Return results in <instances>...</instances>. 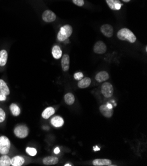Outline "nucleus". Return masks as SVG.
I'll return each mask as SVG.
<instances>
[{"label": "nucleus", "mask_w": 147, "mask_h": 166, "mask_svg": "<svg viewBox=\"0 0 147 166\" xmlns=\"http://www.w3.org/2000/svg\"><path fill=\"white\" fill-rule=\"evenodd\" d=\"M117 37L121 41H127L130 43H134L137 41V38L134 33L127 28H123L117 32Z\"/></svg>", "instance_id": "f257e3e1"}, {"label": "nucleus", "mask_w": 147, "mask_h": 166, "mask_svg": "<svg viewBox=\"0 0 147 166\" xmlns=\"http://www.w3.org/2000/svg\"><path fill=\"white\" fill-rule=\"evenodd\" d=\"M73 28L69 25H65L60 29L58 34V39L61 42L66 41L72 35Z\"/></svg>", "instance_id": "f03ea898"}, {"label": "nucleus", "mask_w": 147, "mask_h": 166, "mask_svg": "<svg viewBox=\"0 0 147 166\" xmlns=\"http://www.w3.org/2000/svg\"><path fill=\"white\" fill-rule=\"evenodd\" d=\"M11 142L7 136H0V154L7 155L10 150Z\"/></svg>", "instance_id": "7ed1b4c3"}, {"label": "nucleus", "mask_w": 147, "mask_h": 166, "mask_svg": "<svg viewBox=\"0 0 147 166\" xmlns=\"http://www.w3.org/2000/svg\"><path fill=\"white\" fill-rule=\"evenodd\" d=\"M15 135L19 138H25L29 135V129L24 124L17 126L14 130Z\"/></svg>", "instance_id": "20e7f679"}, {"label": "nucleus", "mask_w": 147, "mask_h": 166, "mask_svg": "<svg viewBox=\"0 0 147 166\" xmlns=\"http://www.w3.org/2000/svg\"><path fill=\"white\" fill-rule=\"evenodd\" d=\"M101 92L105 97L109 98L114 94V87H113V85L110 83L105 82L102 85Z\"/></svg>", "instance_id": "39448f33"}, {"label": "nucleus", "mask_w": 147, "mask_h": 166, "mask_svg": "<svg viewBox=\"0 0 147 166\" xmlns=\"http://www.w3.org/2000/svg\"><path fill=\"white\" fill-rule=\"evenodd\" d=\"M93 50L96 54H103L106 52L107 47L104 42L98 41L97 42L95 43Z\"/></svg>", "instance_id": "423d86ee"}, {"label": "nucleus", "mask_w": 147, "mask_h": 166, "mask_svg": "<svg viewBox=\"0 0 147 166\" xmlns=\"http://www.w3.org/2000/svg\"><path fill=\"white\" fill-rule=\"evenodd\" d=\"M100 31L105 37L108 38H111L114 35V28L111 25L108 24H105L102 26Z\"/></svg>", "instance_id": "0eeeda50"}, {"label": "nucleus", "mask_w": 147, "mask_h": 166, "mask_svg": "<svg viewBox=\"0 0 147 166\" xmlns=\"http://www.w3.org/2000/svg\"><path fill=\"white\" fill-rule=\"evenodd\" d=\"M42 19L47 23H52L56 19V15L51 10H46L42 14Z\"/></svg>", "instance_id": "6e6552de"}, {"label": "nucleus", "mask_w": 147, "mask_h": 166, "mask_svg": "<svg viewBox=\"0 0 147 166\" xmlns=\"http://www.w3.org/2000/svg\"><path fill=\"white\" fill-rule=\"evenodd\" d=\"M106 2L111 10H120L123 6L120 0H106Z\"/></svg>", "instance_id": "1a4fd4ad"}, {"label": "nucleus", "mask_w": 147, "mask_h": 166, "mask_svg": "<svg viewBox=\"0 0 147 166\" xmlns=\"http://www.w3.org/2000/svg\"><path fill=\"white\" fill-rule=\"evenodd\" d=\"M70 58L68 54H65L63 55L61 59V68L64 71H67L69 70Z\"/></svg>", "instance_id": "9d476101"}, {"label": "nucleus", "mask_w": 147, "mask_h": 166, "mask_svg": "<svg viewBox=\"0 0 147 166\" xmlns=\"http://www.w3.org/2000/svg\"><path fill=\"white\" fill-rule=\"evenodd\" d=\"M100 111L104 117L107 118L111 117V116L114 114V110H113V109L108 108L106 105H102L100 107Z\"/></svg>", "instance_id": "9b49d317"}, {"label": "nucleus", "mask_w": 147, "mask_h": 166, "mask_svg": "<svg viewBox=\"0 0 147 166\" xmlns=\"http://www.w3.org/2000/svg\"><path fill=\"white\" fill-rule=\"evenodd\" d=\"M92 164L94 166H110L111 161L108 159H96L92 161Z\"/></svg>", "instance_id": "f8f14e48"}, {"label": "nucleus", "mask_w": 147, "mask_h": 166, "mask_svg": "<svg viewBox=\"0 0 147 166\" xmlns=\"http://www.w3.org/2000/svg\"><path fill=\"white\" fill-rule=\"evenodd\" d=\"M109 77H110V76L107 71H102L96 75L95 80L99 83H102V82H104V81H106V80H108L109 79Z\"/></svg>", "instance_id": "ddd939ff"}, {"label": "nucleus", "mask_w": 147, "mask_h": 166, "mask_svg": "<svg viewBox=\"0 0 147 166\" xmlns=\"http://www.w3.org/2000/svg\"><path fill=\"white\" fill-rule=\"evenodd\" d=\"M51 124L56 128H59L64 125V120L59 116H55L51 120Z\"/></svg>", "instance_id": "4468645a"}, {"label": "nucleus", "mask_w": 147, "mask_h": 166, "mask_svg": "<svg viewBox=\"0 0 147 166\" xmlns=\"http://www.w3.org/2000/svg\"><path fill=\"white\" fill-rule=\"evenodd\" d=\"M59 162V159L57 157L55 156H48L44 158L42 160V162L46 165H52L57 164Z\"/></svg>", "instance_id": "2eb2a0df"}, {"label": "nucleus", "mask_w": 147, "mask_h": 166, "mask_svg": "<svg viewBox=\"0 0 147 166\" xmlns=\"http://www.w3.org/2000/svg\"><path fill=\"white\" fill-rule=\"evenodd\" d=\"M25 163V159L22 156H16L11 159V164L12 166H21Z\"/></svg>", "instance_id": "dca6fc26"}, {"label": "nucleus", "mask_w": 147, "mask_h": 166, "mask_svg": "<svg viewBox=\"0 0 147 166\" xmlns=\"http://www.w3.org/2000/svg\"><path fill=\"white\" fill-rule=\"evenodd\" d=\"M91 84V80L89 77H84V78L79 80L78 83V87L81 89H84L88 87Z\"/></svg>", "instance_id": "f3484780"}, {"label": "nucleus", "mask_w": 147, "mask_h": 166, "mask_svg": "<svg viewBox=\"0 0 147 166\" xmlns=\"http://www.w3.org/2000/svg\"><path fill=\"white\" fill-rule=\"evenodd\" d=\"M55 113V109L54 107H50L45 109L42 113V117L44 119H48L51 116H52Z\"/></svg>", "instance_id": "a211bd4d"}, {"label": "nucleus", "mask_w": 147, "mask_h": 166, "mask_svg": "<svg viewBox=\"0 0 147 166\" xmlns=\"http://www.w3.org/2000/svg\"><path fill=\"white\" fill-rule=\"evenodd\" d=\"M52 54L53 57L56 60L60 59L62 56V51H61L60 47L58 45H55V46H53L52 51Z\"/></svg>", "instance_id": "6ab92c4d"}, {"label": "nucleus", "mask_w": 147, "mask_h": 166, "mask_svg": "<svg viewBox=\"0 0 147 166\" xmlns=\"http://www.w3.org/2000/svg\"><path fill=\"white\" fill-rule=\"evenodd\" d=\"M8 54L5 50L0 51V66H4L7 62Z\"/></svg>", "instance_id": "aec40b11"}, {"label": "nucleus", "mask_w": 147, "mask_h": 166, "mask_svg": "<svg viewBox=\"0 0 147 166\" xmlns=\"http://www.w3.org/2000/svg\"><path fill=\"white\" fill-rule=\"evenodd\" d=\"M0 92L3 93L6 96L9 95L10 93V91L7 84L3 80H0Z\"/></svg>", "instance_id": "412c9836"}, {"label": "nucleus", "mask_w": 147, "mask_h": 166, "mask_svg": "<svg viewBox=\"0 0 147 166\" xmlns=\"http://www.w3.org/2000/svg\"><path fill=\"white\" fill-rule=\"evenodd\" d=\"M11 158L7 155H3L0 157V166H10Z\"/></svg>", "instance_id": "4be33fe9"}, {"label": "nucleus", "mask_w": 147, "mask_h": 166, "mask_svg": "<svg viewBox=\"0 0 147 166\" xmlns=\"http://www.w3.org/2000/svg\"><path fill=\"white\" fill-rule=\"evenodd\" d=\"M64 100L67 105H71L75 103V96L73 95V94H72L71 93H68L64 96Z\"/></svg>", "instance_id": "5701e85b"}, {"label": "nucleus", "mask_w": 147, "mask_h": 166, "mask_svg": "<svg viewBox=\"0 0 147 166\" xmlns=\"http://www.w3.org/2000/svg\"><path fill=\"white\" fill-rule=\"evenodd\" d=\"M10 110L13 116H19L21 114V109L17 105L12 103L10 105Z\"/></svg>", "instance_id": "b1692460"}, {"label": "nucleus", "mask_w": 147, "mask_h": 166, "mask_svg": "<svg viewBox=\"0 0 147 166\" xmlns=\"http://www.w3.org/2000/svg\"><path fill=\"white\" fill-rule=\"evenodd\" d=\"M26 152L27 154H29L30 156H35L37 154V150L35 148H30V147H27L26 148Z\"/></svg>", "instance_id": "393cba45"}, {"label": "nucleus", "mask_w": 147, "mask_h": 166, "mask_svg": "<svg viewBox=\"0 0 147 166\" xmlns=\"http://www.w3.org/2000/svg\"><path fill=\"white\" fill-rule=\"evenodd\" d=\"M5 117H6V115H5V111L2 108H0V123H3Z\"/></svg>", "instance_id": "a878e982"}, {"label": "nucleus", "mask_w": 147, "mask_h": 166, "mask_svg": "<svg viewBox=\"0 0 147 166\" xmlns=\"http://www.w3.org/2000/svg\"><path fill=\"white\" fill-rule=\"evenodd\" d=\"M73 2L79 7H82L84 5V0H73Z\"/></svg>", "instance_id": "bb28decb"}, {"label": "nucleus", "mask_w": 147, "mask_h": 166, "mask_svg": "<svg viewBox=\"0 0 147 166\" xmlns=\"http://www.w3.org/2000/svg\"><path fill=\"white\" fill-rule=\"evenodd\" d=\"M74 78L76 80H81L83 78V74L82 72H77L74 74Z\"/></svg>", "instance_id": "cd10ccee"}, {"label": "nucleus", "mask_w": 147, "mask_h": 166, "mask_svg": "<svg viewBox=\"0 0 147 166\" xmlns=\"http://www.w3.org/2000/svg\"><path fill=\"white\" fill-rule=\"evenodd\" d=\"M5 100H6V95L3 94V93L0 92V101H3Z\"/></svg>", "instance_id": "c85d7f7f"}, {"label": "nucleus", "mask_w": 147, "mask_h": 166, "mask_svg": "<svg viewBox=\"0 0 147 166\" xmlns=\"http://www.w3.org/2000/svg\"><path fill=\"white\" fill-rule=\"evenodd\" d=\"M60 152V150H59V148H55V149H54V153L55 154H59Z\"/></svg>", "instance_id": "c756f323"}, {"label": "nucleus", "mask_w": 147, "mask_h": 166, "mask_svg": "<svg viewBox=\"0 0 147 166\" xmlns=\"http://www.w3.org/2000/svg\"><path fill=\"white\" fill-rule=\"evenodd\" d=\"M94 151H99V150H100V148H99L98 146L94 147Z\"/></svg>", "instance_id": "7c9ffc66"}, {"label": "nucleus", "mask_w": 147, "mask_h": 166, "mask_svg": "<svg viewBox=\"0 0 147 166\" xmlns=\"http://www.w3.org/2000/svg\"><path fill=\"white\" fill-rule=\"evenodd\" d=\"M106 105H107V107H108V108H110V109H112V105H111V104H110V103H108V104H107Z\"/></svg>", "instance_id": "2f4dec72"}, {"label": "nucleus", "mask_w": 147, "mask_h": 166, "mask_svg": "<svg viewBox=\"0 0 147 166\" xmlns=\"http://www.w3.org/2000/svg\"><path fill=\"white\" fill-rule=\"evenodd\" d=\"M122 1H123L124 2H129L131 0H122Z\"/></svg>", "instance_id": "473e14b6"}, {"label": "nucleus", "mask_w": 147, "mask_h": 166, "mask_svg": "<svg viewBox=\"0 0 147 166\" xmlns=\"http://www.w3.org/2000/svg\"><path fill=\"white\" fill-rule=\"evenodd\" d=\"M65 166H71L72 165H71V164H65V165H64Z\"/></svg>", "instance_id": "72a5a7b5"}]
</instances>
